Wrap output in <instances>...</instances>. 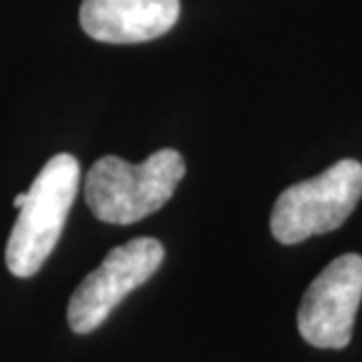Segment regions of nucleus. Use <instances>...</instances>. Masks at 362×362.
Here are the masks:
<instances>
[{
    "label": "nucleus",
    "mask_w": 362,
    "mask_h": 362,
    "mask_svg": "<svg viewBox=\"0 0 362 362\" xmlns=\"http://www.w3.org/2000/svg\"><path fill=\"white\" fill-rule=\"evenodd\" d=\"M186 175V160L175 148H160L144 163L104 156L85 177V202L104 223L127 226L158 212Z\"/></svg>",
    "instance_id": "nucleus-1"
},
{
    "label": "nucleus",
    "mask_w": 362,
    "mask_h": 362,
    "mask_svg": "<svg viewBox=\"0 0 362 362\" xmlns=\"http://www.w3.org/2000/svg\"><path fill=\"white\" fill-rule=\"evenodd\" d=\"M81 186V165L71 153L49 158L28 186L24 205L7 238L5 264L17 278L35 275L62 238Z\"/></svg>",
    "instance_id": "nucleus-2"
},
{
    "label": "nucleus",
    "mask_w": 362,
    "mask_h": 362,
    "mask_svg": "<svg viewBox=\"0 0 362 362\" xmlns=\"http://www.w3.org/2000/svg\"><path fill=\"white\" fill-rule=\"evenodd\" d=\"M360 198L362 165L346 158L280 193L271 212V233L282 245H299L329 233L349 219Z\"/></svg>",
    "instance_id": "nucleus-3"
},
{
    "label": "nucleus",
    "mask_w": 362,
    "mask_h": 362,
    "mask_svg": "<svg viewBox=\"0 0 362 362\" xmlns=\"http://www.w3.org/2000/svg\"><path fill=\"white\" fill-rule=\"evenodd\" d=\"M163 259L165 247L156 238H134L113 247L71 296L66 310L69 327L76 334L99 329L129 292L153 278Z\"/></svg>",
    "instance_id": "nucleus-4"
},
{
    "label": "nucleus",
    "mask_w": 362,
    "mask_h": 362,
    "mask_svg": "<svg viewBox=\"0 0 362 362\" xmlns=\"http://www.w3.org/2000/svg\"><path fill=\"white\" fill-rule=\"evenodd\" d=\"M362 301V257L341 255L310 282L299 303V334L315 349H346Z\"/></svg>",
    "instance_id": "nucleus-5"
},
{
    "label": "nucleus",
    "mask_w": 362,
    "mask_h": 362,
    "mask_svg": "<svg viewBox=\"0 0 362 362\" xmlns=\"http://www.w3.org/2000/svg\"><path fill=\"white\" fill-rule=\"evenodd\" d=\"M179 10V0H83L81 26L99 42H146L175 26Z\"/></svg>",
    "instance_id": "nucleus-6"
},
{
    "label": "nucleus",
    "mask_w": 362,
    "mask_h": 362,
    "mask_svg": "<svg viewBox=\"0 0 362 362\" xmlns=\"http://www.w3.org/2000/svg\"><path fill=\"white\" fill-rule=\"evenodd\" d=\"M24 200H26V193H21V195H17V198H14V207H21V205H24Z\"/></svg>",
    "instance_id": "nucleus-7"
}]
</instances>
